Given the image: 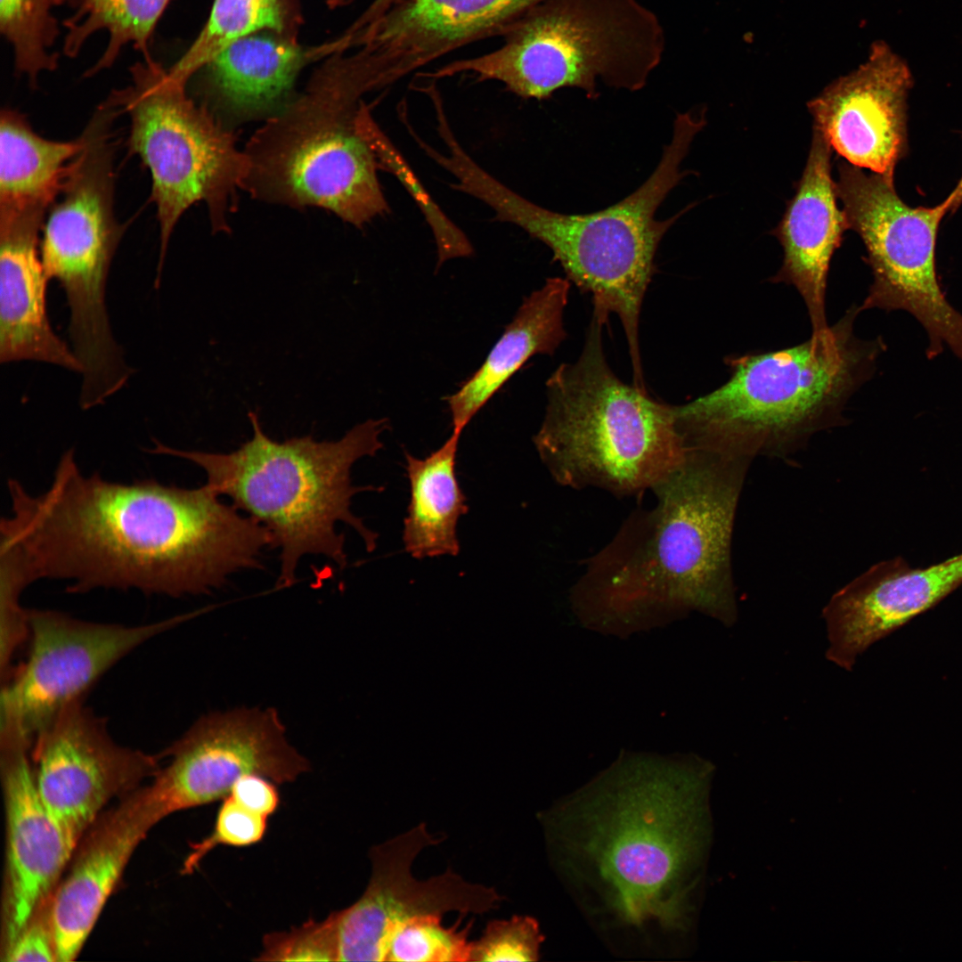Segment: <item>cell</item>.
Instances as JSON below:
<instances>
[{
	"label": "cell",
	"mask_w": 962,
	"mask_h": 962,
	"mask_svg": "<svg viewBox=\"0 0 962 962\" xmlns=\"http://www.w3.org/2000/svg\"><path fill=\"white\" fill-rule=\"evenodd\" d=\"M356 124L375 153L379 169L390 172L400 180L420 208L436 240L437 265L452 258L471 256L473 247L467 236L432 200L400 151L375 122L363 101L356 115Z\"/></svg>",
	"instance_id": "cell-31"
},
{
	"label": "cell",
	"mask_w": 962,
	"mask_h": 962,
	"mask_svg": "<svg viewBox=\"0 0 962 962\" xmlns=\"http://www.w3.org/2000/svg\"><path fill=\"white\" fill-rule=\"evenodd\" d=\"M39 795L78 845L102 808L159 770V758L123 746L84 700L70 704L40 730L30 746Z\"/></svg>",
	"instance_id": "cell-15"
},
{
	"label": "cell",
	"mask_w": 962,
	"mask_h": 962,
	"mask_svg": "<svg viewBox=\"0 0 962 962\" xmlns=\"http://www.w3.org/2000/svg\"><path fill=\"white\" fill-rule=\"evenodd\" d=\"M444 839L421 822L370 849L368 885L355 903L338 911L339 961H387L394 933L414 917L484 915L500 907L505 897L494 887L469 883L451 868L425 880L412 875L419 853Z\"/></svg>",
	"instance_id": "cell-16"
},
{
	"label": "cell",
	"mask_w": 962,
	"mask_h": 962,
	"mask_svg": "<svg viewBox=\"0 0 962 962\" xmlns=\"http://www.w3.org/2000/svg\"><path fill=\"white\" fill-rule=\"evenodd\" d=\"M460 436L452 432L442 446L422 459L405 453L410 502L403 541L414 558L460 552L458 522L469 510L456 475Z\"/></svg>",
	"instance_id": "cell-26"
},
{
	"label": "cell",
	"mask_w": 962,
	"mask_h": 962,
	"mask_svg": "<svg viewBox=\"0 0 962 962\" xmlns=\"http://www.w3.org/2000/svg\"><path fill=\"white\" fill-rule=\"evenodd\" d=\"M751 457L689 448L683 463L633 511L571 590L576 614L599 625L665 621L697 610L736 620L730 544Z\"/></svg>",
	"instance_id": "cell-3"
},
{
	"label": "cell",
	"mask_w": 962,
	"mask_h": 962,
	"mask_svg": "<svg viewBox=\"0 0 962 962\" xmlns=\"http://www.w3.org/2000/svg\"><path fill=\"white\" fill-rule=\"evenodd\" d=\"M913 77L885 42L866 62L807 103L818 129L839 157L888 179L908 152L907 100Z\"/></svg>",
	"instance_id": "cell-17"
},
{
	"label": "cell",
	"mask_w": 962,
	"mask_h": 962,
	"mask_svg": "<svg viewBox=\"0 0 962 962\" xmlns=\"http://www.w3.org/2000/svg\"><path fill=\"white\" fill-rule=\"evenodd\" d=\"M52 895L38 908L15 939L5 947V961H57L51 919Z\"/></svg>",
	"instance_id": "cell-36"
},
{
	"label": "cell",
	"mask_w": 962,
	"mask_h": 962,
	"mask_svg": "<svg viewBox=\"0 0 962 962\" xmlns=\"http://www.w3.org/2000/svg\"><path fill=\"white\" fill-rule=\"evenodd\" d=\"M228 795L246 808L267 817L277 810L280 803L275 786L257 774L240 777Z\"/></svg>",
	"instance_id": "cell-37"
},
{
	"label": "cell",
	"mask_w": 962,
	"mask_h": 962,
	"mask_svg": "<svg viewBox=\"0 0 962 962\" xmlns=\"http://www.w3.org/2000/svg\"><path fill=\"white\" fill-rule=\"evenodd\" d=\"M54 0H0V31L13 54L14 70L37 87L39 75L58 68L53 47L60 36Z\"/></svg>",
	"instance_id": "cell-30"
},
{
	"label": "cell",
	"mask_w": 962,
	"mask_h": 962,
	"mask_svg": "<svg viewBox=\"0 0 962 962\" xmlns=\"http://www.w3.org/2000/svg\"><path fill=\"white\" fill-rule=\"evenodd\" d=\"M356 0H327L329 9L346 7ZM408 0H373L363 12L345 31L354 33L375 22L395 7Z\"/></svg>",
	"instance_id": "cell-38"
},
{
	"label": "cell",
	"mask_w": 962,
	"mask_h": 962,
	"mask_svg": "<svg viewBox=\"0 0 962 962\" xmlns=\"http://www.w3.org/2000/svg\"><path fill=\"white\" fill-rule=\"evenodd\" d=\"M570 281L553 277L523 300L479 369L447 399L452 432L461 434L488 400L532 356L552 355L566 338Z\"/></svg>",
	"instance_id": "cell-25"
},
{
	"label": "cell",
	"mask_w": 962,
	"mask_h": 962,
	"mask_svg": "<svg viewBox=\"0 0 962 962\" xmlns=\"http://www.w3.org/2000/svg\"><path fill=\"white\" fill-rule=\"evenodd\" d=\"M340 51L337 38L304 46L271 32L251 34L228 45L201 69L204 87L238 118L270 117L305 67Z\"/></svg>",
	"instance_id": "cell-24"
},
{
	"label": "cell",
	"mask_w": 962,
	"mask_h": 962,
	"mask_svg": "<svg viewBox=\"0 0 962 962\" xmlns=\"http://www.w3.org/2000/svg\"><path fill=\"white\" fill-rule=\"evenodd\" d=\"M12 514L1 521V562L27 587L72 581L69 592L137 589L178 597L220 587L260 565L269 531L208 485L187 489L146 479L84 476L73 450L49 488L34 496L9 479Z\"/></svg>",
	"instance_id": "cell-1"
},
{
	"label": "cell",
	"mask_w": 962,
	"mask_h": 962,
	"mask_svg": "<svg viewBox=\"0 0 962 962\" xmlns=\"http://www.w3.org/2000/svg\"><path fill=\"white\" fill-rule=\"evenodd\" d=\"M338 911L264 935L257 961H339Z\"/></svg>",
	"instance_id": "cell-33"
},
{
	"label": "cell",
	"mask_w": 962,
	"mask_h": 962,
	"mask_svg": "<svg viewBox=\"0 0 962 962\" xmlns=\"http://www.w3.org/2000/svg\"><path fill=\"white\" fill-rule=\"evenodd\" d=\"M461 915L453 925L444 927L442 914L414 917L393 934L387 961L449 962L471 961L472 941H469L473 920L459 929Z\"/></svg>",
	"instance_id": "cell-32"
},
{
	"label": "cell",
	"mask_w": 962,
	"mask_h": 962,
	"mask_svg": "<svg viewBox=\"0 0 962 962\" xmlns=\"http://www.w3.org/2000/svg\"><path fill=\"white\" fill-rule=\"evenodd\" d=\"M837 198L849 230L859 234L873 281L861 310H901L924 328L926 356L948 347L962 361V314L947 299L936 269V240L949 212L945 200L934 207L906 204L893 179L864 172L837 159Z\"/></svg>",
	"instance_id": "cell-12"
},
{
	"label": "cell",
	"mask_w": 962,
	"mask_h": 962,
	"mask_svg": "<svg viewBox=\"0 0 962 962\" xmlns=\"http://www.w3.org/2000/svg\"><path fill=\"white\" fill-rule=\"evenodd\" d=\"M832 148L815 127L807 161L779 224L771 231L783 249L770 281L793 286L806 306L812 331L828 326L826 292L831 259L849 230L831 176Z\"/></svg>",
	"instance_id": "cell-22"
},
{
	"label": "cell",
	"mask_w": 962,
	"mask_h": 962,
	"mask_svg": "<svg viewBox=\"0 0 962 962\" xmlns=\"http://www.w3.org/2000/svg\"><path fill=\"white\" fill-rule=\"evenodd\" d=\"M130 74L131 83L107 101L128 116V148L151 177L160 237L158 288L170 237L192 205L205 203L214 232L229 231L246 158L232 133L160 63L143 59L130 67Z\"/></svg>",
	"instance_id": "cell-11"
},
{
	"label": "cell",
	"mask_w": 962,
	"mask_h": 962,
	"mask_svg": "<svg viewBox=\"0 0 962 962\" xmlns=\"http://www.w3.org/2000/svg\"><path fill=\"white\" fill-rule=\"evenodd\" d=\"M162 756L169 757V762L159 769L149 787L167 816L224 799L247 774L283 784L310 769L288 743L272 708L205 715Z\"/></svg>",
	"instance_id": "cell-14"
},
{
	"label": "cell",
	"mask_w": 962,
	"mask_h": 962,
	"mask_svg": "<svg viewBox=\"0 0 962 962\" xmlns=\"http://www.w3.org/2000/svg\"><path fill=\"white\" fill-rule=\"evenodd\" d=\"M501 36L497 49L453 61L427 77L471 73L526 99H547L565 87L596 99L599 82L642 89L665 49L661 21L640 0H544Z\"/></svg>",
	"instance_id": "cell-9"
},
{
	"label": "cell",
	"mask_w": 962,
	"mask_h": 962,
	"mask_svg": "<svg viewBox=\"0 0 962 962\" xmlns=\"http://www.w3.org/2000/svg\"><path fill=\"white\" fill-rule=\"evenodd\" d=\"M75 0H54L55 5L68 4L71 6Z\"/></svg>",
	"instance_id": "cell-40"
},
{
	"label": "cell",
	"mask_w": 962,
	"mask_h": 962,
	"mask_svg": "<svg viewBox=\"0 0 962 962\" xmlns=\"http://www.w3.org/2000/svg\"><path fill=\"white\" fill-rule=\"evenodd\" d=\"M185 618L125 625L78 619L56 610L28 609V654L1 684V728L32 744L40 730L65 707L84 700L117 663Z\"/></svg>",
	"instance_id": "cell-13"
},
{
	"label": "cell",
	"mask_w": 962,
	"mask_h": 962,
	"mask_svg": "<svg viewBox=\"0 0 962 962\" xmlns=\"http://www.w3.org/2000/svg\"><path fill=\"white\" fill-rule=\"evenodd\" d=\"M950 213H954L962 204V175L954 189L945 199Z\"/></svg>",
	"instance_id": "cell-39"
},
{
	"label": "cell",
	"mask_w": 962,
	"mask_h": 962,
	"mask_svg": "<svg viewBox=\"0 0 962 962\" xmlns=\"http://www.w3.org/2000/svg\"><path fill=\"white\" fill-rule=\"evenodd\" d=\"M42 210L0 212V363L36 361L81 372L46 312L49 280L40 254Z\"/></svg>",
	"instance_id": "cell-23"
},
{
	"label": "cell",
	"mask_w": 962,
	"mask_h": 962,
	"mask_svg": "<svg viewBox=\"0 0 962 962\" xmlns=\"http://www.w3.org/2000/svg\"><path fill=\"white\" fill-rule=\"evenodd\" d=\"M82 139L60 142L37 134L20 112L0 116V211L48 212L57 199Z\"/></svg>",
	"instance_id": "cell-27"
},
{
	"label": "cell",
	"mask_w": 962,
	"mask_h": 962,
	"mask_svg": "<svg viewBox=\"0 0 962 962\" xmlns=\"http://www.w3.org/2000/svg\"><path fill=\"white\" fill-rule=\"evenodd\" d=\"M697 770L677 760H619L539 814L558 876L621 954L677 955L688 930Z\"/></svg>",
	"instance_id": "cell-2"
},
{
	"label": "cell",
	"mask_w": 962,
	"mask_h": 962,
	"mask_svg": "<svg viewBox=\"0 0 962 962\" xmlns=\"http://www.w3.org/2000/svg\"><path fill=\"white\" fill-rule=\"evenodd\" d=\"M165 817L146 786L123 796L88 829L70 870L51 899L58 962L71 961L78 955L133 852Z\"/></svg>",
	"instance_id": "cell-21"
},
{
	"label": "cell",
	"mask_w": 962,
	"mask_h": 962,
	"mask_svg": "<svg viewBox=\"0 0 962 962\" xmlns=\"http://www.w3.org/2000/svg\"><path fill=\"white\" fill-rule=\"evenodd\" d=\"M267 816L255 812L230 795L223 799L213 831L192 845L183 872L192 873L200 860L217 845L248 846L262 840L266 831Z\"/></svg>",
	"instance_id": "cell-35"
},
{
	"label": "cell",
	"mask_w": 962,
	"mask_h": 962,
	"mask_svg": "<svg viewBox=\"0 0 962 962\" xmlns=\"http://www.w3.org/2000/svg\"><path fill=\"white\" fill-rule=\"evenodd\" d=\"M445 118V117H442V118H440L439 119H441V118ZM439 119H438V120H439ZM438 120H437V121H438ZM436 123H437V122H436ZM420 140H423V139H420V140L418 141V145H419V142H420Z\"/></svg>",
	"instance_id": "cell-41"
},
{
	"label": "cell",
	"mask_w": 962,
	"mask_h": 962,
	"mask_svg": "<svg viewBox=\"0 0 962 962\" xmlns=\"http://www.w3.org/2000/svg\"><path fill=\"white\" fill-rule=\"evenodd\" d=\"M170 0H75L74 12L63 20L66 35L62 53L75 58L96 32L109 33L108 45L98 61L85 72L92 77L110 68L128 44L151 58L150 45L154 30Z\"/></svg>",
	"instance_id": "cell-29"
},
{
	"label": "cell",
	"mask_w": 962,
	"mask_h": 962,
	"mask_svg": "<svg viewBox=\"0 0 962 962\" xmlns=\"http://www.w3.org/2000/svg\"><path fill=\"white\" fill-rule=\"evenodd\" d=\"M602 326L592 316L579 357L547 379L545 414L534 444L563 487L640 496L683 463L687 448L674 406L612 371Z\"/></svg>",
	"instance_id": "cell-7"
},
{
	"label": "cell",
	"mask_w": 962,
	"mask_h": 962,
	"mask_svg": "<svg viewBox=\"0 0 962 962\" xmlns=\"http://www.w3.org/2000/svg\"><path fill=\"white\" fill-rule=\"evenodd\" d=\"M29 751L23 739L0 738L7 834L5 947L53 894L77 847L44 804Z\"/></svg>",
	"instance_id": "cell-20"
},
{
	"label": "cell",
	"mask_w": 962,
	"mask_h": 962,
	"mask_svg": "<svg viewBox=\"0 0 962 962\" xmlns=\"http://www.w3.org/2000/svg\"><path fill=\"white\" fill-rule=\"evenodd\" d=\"M706 121L705 111L680 113L670 143L647 181L603 210L566 215L540 207L501 183L477 162L460 172L456 188L490 207L495 219L511 223L550 248L569 281L591 296L593 314L605 324L620 320L627 339L633 384L645 387L639 346L641 306L655 270V257L666 231L685 210L666 220L655 213L690 171L681 163Z\"/></svg>",
	"instance_id": "cell-5"
},
{
	"label": "cell",
	"mask_w": 962,
	"mask_h": 962,
	"mask_svg": "<svg viewBox=\"0 0 962 962\" xmlns=\"http://www.w3.org/2000/svg\"><path fill=\"white\" fill-rule=\"evenodd\" d=\"M544 936L538 921L530 916L514 915L489 921L472 941L471 961H537Z\"/></svg>",
	"instance_id": "cell-34"
},
{
	"label": "cell",
	"mask_w": 962,
	"mask_h": 962,
	"mask_svg": "<svg viewBox=\"0 0 962 962\" xmlns=\"http://www.w3.org/2000/svg\"><path fill=\"white\" fill-rule=\"evenodd\" d=\"M962 584V553L925 568L901 557L872 566L823 610L827 658L851 670L870 646L935 607Z\"/></svg>",
	"instance_id": "cell-19"
},
{
	"label": "cell",
	"mask_w": 962,
	"mask_h": 962,
	"mask_svg": "<svg viewBox=\"0 0 962 962\" xmlns=\"http://www.w3.org/2000/svg\"><path fill=\"white\" fill-rule=\"evenodd\" d=\"M248 416L252 437L233 452L183 451L156 442L151 452L200 466L207 475L206 485L269 531L271 548L281 550L278 587L294 583L305 555H322L340 567L346 565L344 535L336 531L338 522L353 527L366 550L372 551L378 534L353 514L351 500L360 492L377 488L353 485L350 474L356 461L374 456L382 448L380 435L388 420H368L337 441L305 436L279 442L265 434L257 414L249 412Z\"/></svg>",
	"instance_id": "cell-6"
},
{
	"label": "cell",
	"mask_w": 962,
	"mask_h": 962,
	"mask_svg": "<svg viewBox=\"0 0 962 962\" xmlns=\"http://www.w3.org/2000/svg\"><path fill=\"white\" fill-rule=\"evenodd\" d=\"M852 306L833 325L803 343L776 351L730 355L728 380L675 405L686 448L753 458L786 452L811 435L844 420L850 397L874 375L886 349L881 337L862 339Z\"/></svg>",
	"instance_id": "cell-4"
},
{
	"label": "cell",
	"mask_w": 962,
	"mask_h": 962,
	"mask_svg": "<svg viewBox=\"0 0 962 962\" xmlns=\"http://www.w3.org/2000/svg\"><path fill=\"white\" fill-rule=\"evenodd\" d=\"M118 112L105 101L80 135L82 148L46 214L40 243L45 273L66 295L72 351L91 381L111 379L127 364L106 304L110 267L124 231L114 211Z\"/></svg>",
	"instance_id": "cell-10"
},
{
	"label": "cell",
	"mask_w": 962,
	"mask_h": 962,
	"mask_svg": "<svg viewBox=\"0 0 962 962\" xmlns=\"http://www.w3.org/2000/svg\"><path fill=\"white\" fill-rule=\"evenodd\" d=\"M304 23L300 0H214L197 37L168 71L188 83L233 41L258 32L298 41Z\"/></svg>",
	"instance_id": "cell-28"
},
{
	"label": "cell",
	"mask_w": 962,
	"mask_h": 962,
	"mask_svg": "<svg viewBox=\"0 0 962 962\" xmlns=\"http://www.w3.org/2000/svg\"><path fill=\"white\" fill-rule=\"evenodd\" d=\"M544 0H408L355 32L356 53L381 88L474 41L501 36Z\"/></svg>",
	"instance_id": "cell-18"
},
{
	"label": "cell",
	"mask_w": 962,
	"mask_h": 962,
	"mask_svg": "<svg viewBox=\"0 0 962 962\" xmlns=\"http://www.w3.org/2000/svg\"><path fill=\"white\" fill-rule=\"evenodd\" d=\"M365 94L338 53L327 57L306 91L249 139L241 190L267 203L321 208L357 228L388 212L378 160L356 124Z\"/></svg>",
	"instance_id": "cell-8"
}]
</instances>
